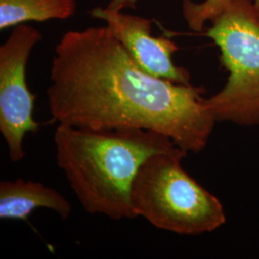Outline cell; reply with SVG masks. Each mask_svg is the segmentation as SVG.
<instances>
[{
  "mask_svg": "<svg viewBox=\"0 0 259 259\" xmlns=\"http://www.w3.org/2000/svg\"><path fill=\"white\" fill-rule=\"evenodd\" d=\"M41 39L37 29L24 23L14 27L0 47V132L13 162L25 156V135L39 129L33 115L36 96L28 88L26 70L31 51Z\"/></svg>",
  "mask_w": 259,
  "mask_h": 259,
  "instance_id": "5",
  "label": "cell"
},
{
  "mask_svg": "<svg viewBox=\"0 0 259 259\" xmlns=\"http://www.w3.org/2000/svg\"><path fill=\"white\" fill-rule=\"evenodd\" d=\"M91 15L107 23L144 72L172 83L191 84L188 70L173 63L172 56L179 49L176 44L166 37L152 36L150 19L100 7L92 10Z\"/></svg>",
  "mask_w": 259,
  "mask_h": 259,
  "instance_id": "6",
  "label": "cell"
},
{
  "mask_svg": "<svg viewBox=\"0 0 259 259\" xmlns=\"http://www.w3.org/2000/svg\"><path fill=\"white\" fill-rule=\"evenodd\" d=\"M37 208L51 209L64 220L72 210L63 195L40 183L22 179L0 183V219L27 221Z\"/></svg>",
  "mask_w": 259,
  "mask_h": 259,
  "instance_id": "7",
  "label": "cell"
},
{
  "mask_svg": "<svg viewBox=\"0 0 259 259\" xmlns=\"http://www.w3.org/2000/svg\"><path fill=\"white\" fill-rule=\"evenodd\" d=\"M183 149L153 154L143 162L132 185V205L154 227L184 235L216 231L226 222L221 202L182 165Z\"/></svg>",
  "mask_w": 259,
  "mask_h": 259,
  "instance_id": "3",
  "label": "cell"
},
{
  "mask_svg": "<svg viewBox=\"0 0 259 259\" xmlns=\"http://www.w3.org/2000/svg\"><path fill=\"white\" fill-rule=\"evenodd\" d=\"M49 78L48 108L59 124L155 131L186 153H199L217 123L203 88L147 74L107 25L65 33Z\"/></svg>",
  "mask_w": 259,
  "mask_h": 259,
  "instance_id": "1",
  "label": "cell"
},
{
  "mask_svg": "<svg viewBox=\"0 0 259 259\" xmlns=\"http://www.w3.org/2000/svg\"><path fill=\"white\" fill-rule=\"evenodd\" d=\"M54 142L57 165L83 209L112 220L138 217L131 192L139 168L153 154L178 147L155 131L93 130L63 124L56 129Z\"/></svg>",
  "mask_w": 259,
  "mask_h": 259,
  "instance_id": "2",
  "label": "cell"
},
{
  "mask_svg": "<svg viewBox=\"0 0 259 259\" xmlns=\"http://www.w3.org/2000/svg\"><path fill=\"white\" fill-rule=\"evenodd\" d=\"M76 7L77 0H0V29L31 21L70 19Z\"/></svg>",
  "mask_w": 259,
  "mask_h": 259,
  "instance_id": "8",
  "label": "cell"
},
{
  "mask_svg": "<svg viewBox=\"0 0 259 259\" xmlns=\"http://www.w3.org/2000/svg\"><path fill=\"white\" fill-rule=\"evenodd\" d=\"M205 35L230 72L222 90L204 102L217 122L259 125V2L231 0Z\"/></svg>",
  "mask_w": 259,
  "mask_h": 259,
  "instance_id": "4",
  "label": "cell"
},
{
  "mask_svg": "<svg viewBox=\"0 0 259 259\" xmlns=\"http://www.w3.org/2000/svg\"><path fill=\"white\" fill-rule=\"evenodd\" d=\"M230 2L231 0H204L202 3H195L191 0H184L183 15L188 27L195 32H202L204 23L219 16Z\"/></svg>",
  "mask_w": 259,
  "mask_h": 259,
  "instance_id": "9",
  "label": "cell"
},
{
  "mask_svg": "<svg viewBox=\"0 0 259 259\" xmlns=\"http://www.w3.org/2000/svg\"><path fill=\"white\" fill-rule=\"evenodd\" d=\"M138 0H111L106 8L113 11H123L126 8H136Z\"/></svg>",
  "mask_w": 259,
  "mask_h": 259,
  "instance_id": "10",
  "label": "cell"
}]
</instances>
